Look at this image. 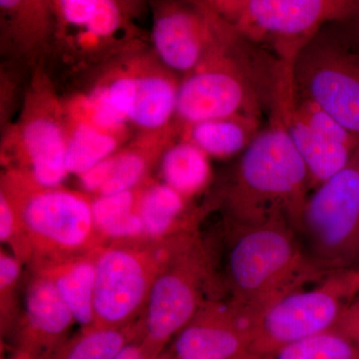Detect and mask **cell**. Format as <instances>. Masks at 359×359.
I'll use <instances>...</instances> for the list:
<instances>
[{
  "mask_svg": "<svg viewBox=\"0 0 359 359\" xmlns=\"http://www.w3.org/2000/svg\"><path fill=\"white\" fill-rule=\"evenodd\" d=\"M287 67L229 22L179 85L176 116L189 127L235 114L269 115Z\"/></svg>",
  "mask_w": 359,
  "mask_h": 359,
  "instance_id": "6da1fadb",
  "label": "cell"
},
{
  "mask_svg": "<svg viewBox=\"0 0 359 359\" xmlns=\"http://www.w3.org/2000/svg\"><path fill=\"white\" fill-rule=\"evenodd\" d=\"M292 91L290 82L282 85L268 125L241 156L224 196L233 223L285 221L297 228L311 186L287 129L285 111Z\"/></svg>",
  "mask_w": 359,
  "mask_h": 359,
  "instance_id": "7a4b0ae2",
  "label": "cell"
},
{
  "mask_svg": "<svg viewBox=\"0 0 359 359\" xmlns=\"http://www.w3.org/2000/svg\"><path fill=\"white\" fill-rule=\"evenodd\" d=\"M231 231L224 263L226 304L248 323L278 297L328 276L306 257L287 222L233 223Z\"/></svg>",
  "mask_w": 359,
  "mask_h": 359,
  "instance_id": "3957f363",
  "label": "cell"
},
{
  "mask_svg": "<svg viewBox=\"0 0 359 359\" xmlns=\"http://www.w3.org/2000/svg\"><path fill=\"white\" fill-rule=\"evenodd\" d=\"M196 236L192 228L170 237L111 241L99 250L94 325L122 327L143 313L160 273Z\"/></svg>",
  "mask_w": 359,
  "mask_h": 359,
  "instance_id": "277c9868",
  "label": "cell"
},
{
  "mask_svg": "<svg viewBox=\"0 0 359 359\" xmlns=\"http://www.w3.org/2000/svg\"><path fill=\"white\" fill-rule=\"evenodd\" d=\"M14 205L30 250L32 269L87 254L107 244L94 224L91 201L57 188L4 190Z\"/></svg>",
  "mask_w": 359,
  "mask_h": 359,
  "instance_id": "5b68a950",
  "label": "cell"
},
{
  "mask_svg": "<svg viewBox=\"0 0 359 359\" xmlns=\"http://www.w3.org/2000/svg\"><path fill=\"white\" fill-rule=\"evenodd\" d=\"M295 233L327 275L359 269V148L344 169L309 194Z\"/></svg>",
  "mask_w": 359,
  "mask_h": 359,
  "instance_id": "8992f818",
  "label": "cell"
},
{
  "mask_svg": "<svg viewBox=\"0 0 359 359\" xmlns=\"http://www.w3.org/2000/svg\"><path fill=\"white\" fill-rule=\"evenodd\" d=\"M359 295V269L337 271L316 287H299L269 304L250 321V339L266 349L328 332Z\"/></svg>",
  "mask_w": 359,
  "mask_h": 359,
  "instance_id": "52a82bcc",
  "label": "cell"
},
{
  "mask_svg": "<svg viewBox=\"0 0 359 359\" xmlns=\"http://www.w3.org/2000/svg\"><path fill=\"white\" fill-rule=\"evenodd\" d=\"M359 0H243L229 11L241 34L282 62L292 65L325 26L337 22Z\"/></svg>",
  "mask_w": 359,
  "mask_h": 359,
  "instance_id": "ba28073f",
  "label": "cell"
},
{
  "mask_svg": "<svg viewBox=\"0 0 359 359\" xmlns=\"http://www.w3.org/2000/svg\"><path fill=\"white\" fill-rule=\"evenodd\" d=\"M212 280L209 255L196 235L160 273L149 294L140 330L151 353L157 355L199 313Z\"/></svg>",
  "mask_w": 359,
  "mask_h": 359,
  "instance_id": "9c48e42d",
  "label": "cell"
},
{
  "mask_svg": "<svg viewBox=\"0 0 359 359\" xmlns=\"http://www.w3.org/2000/svg\"><path fill=\"white\" fill-rule=\"evenodd\" d=\"M292 83L309 99L359 135V55L323 28L292 65Z\"/></svg>",
  "mask_w": 359,
  "mask_h": 359,
  "instance_id": "30bf717a",
  "label": "cell"
},
{
  "mask_svg": "<svg viewBox=\"0 0 359 359\" xmlns=\"http://www.w3.org/2000/svg\"><path fill=\"white\" fill-rule=\"evenodd\" d=\"M285 113L290 138L308 169L313 191L351 163L359 148V135L299 96L294 87Z\"/></svg>",
  "mask_w": 359,
  "mask_h": 359,
  "instance_id": "8fae6325",
  "label": "cell"
},
{
  "mask_svg": "<svg viewBox=\"0 0 359 359\" xmlns=\"http://www.w3.org/2000/svg\"><path fill=\"white\" fill-rule=\"evenodd\" d=\"M207 302L175 341L178 359H233L250 339L249 323L229 304Z\"/></svg>",
  "mask_w": 359,
  "mask_h": 359,
  "instance_id": "7c38bea8",
  "label": "cell"
},
{
  "mask_svg": "<svg viewBox=\"0 0 359 359\" xmlns=\"http://www.w3.org/2000/svg\"><path fill=\"white\" fill-rule=\"evenodd\" d=\"M219 28L186 11H173L156 22L153 39L161 60L178 72H192L211 49Z\"/></svg>",
  "mask_w": 359,
  "mask_h": 359,
  "instance_id": "4fadbf2b",
  "label": "cell"
},
{
  "mask_svg": "<svg viewBox=\"0 0 359 359\" xmlns=\"http://www.w3.org/2000/svg\"><path fill=\"white\" fill-rule=\"evenodd\" d=\"M100 249L33 269L53 283L75 321L84 327L94 325L96 261Z\"/></svg>",
  "mask_w": 359,
  "mask_h": 359,
  "instance_id": "5bb4252c",
  "label": "cell"
},
{
  "mask_svg": "<svg viewBox=\"0 0 359 359\" xmlns=\"http://www.w3.org/2000/svg\"><path fill=\"white\" fill-rule=\"evenodd\" d=\"M22 143L30 179L42 188H57L68 175L67 139L57 123L48 118L32 120L23 130Z\"/></svg>",
  "mask_w": 359,
  "mask_h": 359,
  "instance_id": "9a60e30c",
  "label": "cell"
},
{
  "mask_svg": "<svg viewBox=\"0 0 359 359\" xmlns=\"http://www.w3.org/2000/svg\"><path fill=\"white\" fill-rule=\"evenodd\" d=\"M25 321L28 337L43 344L60 339L75 321L53 283L37 271L26 287Z\"/></svg>",
  "mask_w": 359,
  "mask_h": 359,
  "instance_id": "2e32d148",
  "label": "cell"
},
{
  "mask_svg": "<svg viewBox=\"0 0 359 359\" xmlns=\"http://www.w3.org/2000/svg\"><path fill=\"white\" fill-rule=\"evenodd\" d=\"M262 118L235 114L187 127V140L209 157L228 159L244 152L262 130Z\"/></svg>",
  "mask_w": 359,
  "mask_h": 359,
  "instance_id": "e0dca14e",
  "label": "cell"
},
{
  "mask_svg": "<svg viewBox=\"0 0 359 359\" xmlns=\"http://www.w3.org/2000/svg\"><path fill=\"white\" fill-rule=\"evenodd\" d=\"M179 85L171 77L147 75L135 78V94L129 120L145 129L166 126L176 115Z\"/></svg>",
  "mask_w": 359,
  "mask_h": 359,
  "instance_id": "ac0fdd59",
  "label": "cell"
},
{
  "mask_svg": "<svg viewBox=\"0 0 359 359\" xmlns=\"http://www.w3.org/2000/svg\"><path fill=\"white\" fill-rule=\"evenodd\" d=\"M209 156L192 142L174 144L161 161V174L166 185L186 199L204 190L211 179Z\"/></svg>",
  "mask_w": 359,
  "mask_h": 359,
  "instance_id": "d6986e66",
  "label": "cell"
},
{
  "mask_svg": "<svg viewBox=\"0 0 359 359\" xmlns=\"http://www.w3.org/2000/svg\"><path fill=\"white\" fill-rule=\"evenodd\" d=\"M186 198L166 184H156L141 194L138 212L143 237L163 238L191 228L184 219Z\"/></svg>",
  "mask_w": 359,
  "mask_h": 359,
  "instance_id": "ffe728a7",
  "label": "cell"
},
{
  "mask_svg": "<svg viewBox=\"0 0 359 359\" xmlns=\"http://www.w3.org/2000/svg\"><path fill=\"white\" fill-rule=\"evenodd\" d=\"M140 196L130 190L99 195L91 201L96 230L106 243L143 237V224L138 212Z\"/></svg>",
  "mask_w": 359,
  "mask_h": 359,
  "instance_id": "44dd1931",
  "label": "cell"
},
{
  "mask_svg": "<svg viewBox=\"0 0 359 359\" xmlns=\"http://www.w3.org/2000/svg\"><path fill=\"white\" fill-rule=\"evenodd\" d=\"M138 330L134 323L122 327H85L81 334L61 347L51 359H112Z\"/></svg>",
  "mask_w": 359,
  "mask_h": 359,
  "instance_id": "7402d4cb",
  "label": "cell"
},
{
  "mask_svg": "<svg viewBox=\"0 0 359 359\" xmlns=\"http://www.w3.org/2000/svg\"><path fill=\"white\" fill-rule=\"evenodd\" d=\"M117 148V140L109 132L81 124L76 127L66 147V168L68 174L81 176L99 163L111 157Z\"/></svg>",
  "mask_w": 359,
  "mask_h": 359,
  "instance_id": "603a6c76",
  "label": "cell"
},
{
  "mask_svg": "<svg viewBox=\"0 0 359 359\" xmlns=\"http://www.w3.org/2000/svg\"><path fill=\"white\" fill-rule=\"evenodd\" d=\"M271 359H359V346L341 332H321L275 349Z\"/></svg>",
  "mask_w": 359,
  "mask_h": 359,
  "instance_id": "cb8c5ba5",
  "label": "cell"
},
{
  "mask_svg": "<svg viewBox=\"0 0 359 359\" xmlns=\"http://www.w3.org/2000/svg\"><path fill=\"white\" fill-rule=\"evenodd\" d=\"M147 170V158L140 152L129 151L114 155L112 171L98 196L134 190L145 176Z\"/></svg>",
  "mask_w": 359,
  "mask_h": 359,
  "instance_id": "d4e9b609",
  "label": "cell"
},
{
  "mask_svg": "<svg viewBox=\"0 0 359 359\" xmlns=\"http://www.w3.org/2000/svg\"><path fill=\"white\" fill-rule=\"evenodd\" d=\"M21 263L13 252H0V306L1 318H6L13 313L15 306V290L20 282Z\"/></svg>",
  "mask_w": 359,
  "mask_h": 359,
  "instance_id": "484cf974",
  "label": "cell"
},
{
  "mask_svg": "<svg viewBox=\"0 0 359 359\" xmlns=\"http://www.w3.org/2000/svg\"><path fill=\"white\" fill-rule=\"evenodd\" d=\"M92 121L94 126L109 131L117 128L127 121V118L111 102L107 90L102 88L94 93L90 102Z\"/></svg>",
  "mask_w": 359,
  "mask_h": 359,
  "instance_id": "4316f807",
  "label": "cell"
},
{
  "mask_svg": "<svg viewBox=\"0 0 359 359\" xmlns=\"http://www.w3.org/2000/svg\"><path fill=\"white\" fill-rule=\"evenodd\" d=\"M119 23V11L114 0H94L88 22L89 32L97 36H106L114 32Z\"/></svg>",
  "mask_w": 359,
  "mask_h": 359,
  "instance_id": "83f0119b",
  "label": "cell"
},
{
  "mask_svg": "<svg viewBox=\"0 0 359 359\" xmlns=\"http://www.w3.org/2000/svg\"><path fill=\"white\" fill-rule=\"evenodd\" d=\"M325 28L344 46L359 55V1L342 20Z\"/></svg>",
  "mask_w": 359,
  "mask_h": 359,
  "instance_id": "f1b7e54d",
  "label": "cell"
},
{
  "mask_svg": "<svg viewBox=\"0 0 359 359\" xmlns=\"http://www.w3.org/2000/svg\"><path fill=\"white\" fill-rule=\"evenodd\" d=\"M113 164H114V155L102 161V162L99 163L96 166L91 168L88 171L79 176L80 182H81L84 190L97 194L100 192L101 188L109 178Z\"/></svg>",
  "mask_w": 359,
  "mask_h": 359,
  "instance_id": "f546056e",
  "label": "cell"
},
{
  "mask_svg": "<svg viewBox=\"0 0 359 359\" xmlns=\"http://www.w3.org/2000/svg\"><path fill=\"white\" fill-rule=\"evenodd\" d=\"M63 15L68 22L86 25L88 22L94 0H60Z\"/></svg>",
  "mask_w": 359,
  "mask_h": 359,
  "instance_id": "4dcf8cb0",
  "label": "cell"
},
{
  "mask_svg": "<svg viewBox=\"0 0 359 359\" xmlns=\"http://www.w3.org/2000/svg\"><path fill=\"white\" fill-rule=\"evenodd\" d=\"M334 328L359 346V295L342 314Z\"/></svg>",
  "mask_w": 359,
  "mask_h": 359,
  "instance_id": "1f68e13d",
  "label": "cell"
},
{
  "mask_svg": "<svg viewBox=\"0 0 359 359\" xmlns=\"http://www.w3.org/2000/svg\"><path fill=\"white\" fill-rule=\"evenodd\" d=\"M157 355L151 353L150 351L141 344H134L130 341L126 346L120 349L119 353L116 354L112 359H156Z\"/></svg>",
  "mask_w": 359,
  "mask_h": 359,
  "instance_id": "d6a6232c",
  "label": "cell"
},
{
  "mask_svg": "<svg viewBox=\"0 0 359 359\" xmlns=\"http://www.w3.org/2000/svg\"><path fill=\"white\" fill-rule=\"evenodd\" d=\"M215 1L218 2L222 8L228 13L229 11H231L233 7L237 6L243 0H215Z\"/></svg>",
  "mask_w": 359,
  "mask_h": 359,
  "instance_id": "836d02e7",
  "label": "cell"
},
{
  "mask_svg": "<svg viewBox=\"0 0 359 359\" xmlns=\"http://www.w3.org/2000/svg\"><path fill=\"white\" fill-rule=\"evenodd\" d=\"M20 1V0H0V6L6 9L13 8Z\"/></svg>",
  "mask_w": 359,
  "mask_h": 359,
  "instance_id": "e575fe53",
  "label": "cell"
},
{
  "mask_svg": "<svg viewBox=\"0 0 359 359\" xmlns=\"http://www.w3.org/2000/svg\"><path fill=\"white\" fill-rule=\"evenodd\" d=\"M13 359H32L30 358V354L28 353H20V355L15 356V358Z\"/></svg>",
  "mask_w": 359,
  "mask_h": 359,
  "instance_id": "d590c367",
  "label": "cell"
}]
</instances>
